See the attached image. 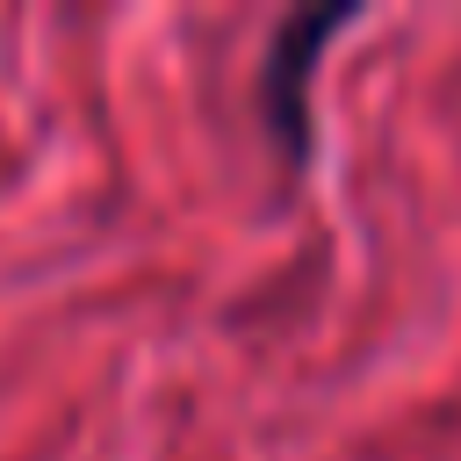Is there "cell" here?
Listing matches in <instances>:
<instances>
[{
  "mask_svg": "<svg viewBox=\"0 0 461 461\" xmlns=\"http://www.w3.org/2000/svg\"><path fill=\"white\" fill-rule=\"evenodd\" d=\"M360 7L353 0H331V7H303L274 29V50L259 65V108H267V130L288 158H310V79H317V58L339 29H353Z\"/></svg>",
  "mask_w": 461,
  "mask_h": 461,
  "instance_id": "6da1fadb",
  "label": "cell"
}]
</instances>
